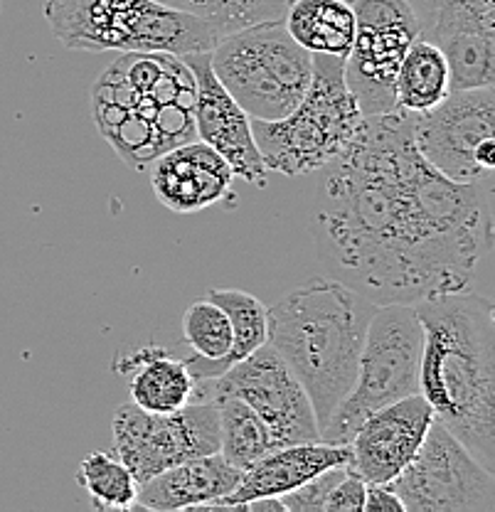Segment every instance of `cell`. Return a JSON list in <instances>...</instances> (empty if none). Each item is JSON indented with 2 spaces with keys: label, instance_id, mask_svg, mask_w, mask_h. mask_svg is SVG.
Returning a JSON list of instances; mask_svg holds the SVG:
<instances>
[{
  "label": "cell",
  "instance_id": "1",
  "mask_svg": "<svg viewBox=\"0 0 495 512\" xmlns=\"http://www.w3.org/2000/svg\"><path fill=\"white\" fill-rule=\"evenodd\" d=\"M321 173L311 227L340 281L375 306L471 286L493 247L491 180L456 183L429 165L409 111L365 116Z\"/></svg>",
  "mask_w": 495,
  "mask_h": 512
},
{
  "label": "cell",
  "instance_id": "2",
  "mask_svg": "<svg viewBox=\"0 0 495 512\" xmlns=\"http://www.w3.org/2000/svg\"><path fill=\"white\" fill-rule=\"evenodd\" d=\"M424 328L419 394L488 471H495V308L468 288L412 303Z\"/></svg>",
  "mask_w": 495,
  "mask_h": 512
},
{
  "label": "cell",
  "instance_id": "3",
  "mask_svg": "<svg viewBox=\"0 0 495 512\" xmlns=\"http://www.w3.org/2000/svg\"><path fill=\"white\" fill-rule=\"evenodd\" d=\"M375 303L340 279L313 276L266 308V343L306 389L318 431L358 375Z\"/></svg>",
  "mask_w": 495,
  "mask_h": 512
},
{
  "label": "cell",
  "instance_id": "4",
  "mask_svg": "<svg viewBox=\"0 0 495 512\" xmlns=\"http://www.w3.org/2000/svg\"><path fill=\"white\" fill-rule=\"evenodd\" d=\"M101 136L131 168L195 136V79L183 57L170 52H121L92 92Z\"/></svg>",
  "mask_w": 495,
  "mask_h": 512
},
{
  "label": "cell",
  "instance_id": "5",
  "mask_svg": "<svg viewBox=\"0 0 495 512\" xmlns=\"http://www.w3.org/2000/svg\"><path fill=\"white\" fill-rule=\"evenodd\" d=\"M343 57L313 55L306 94L284 119H252V136L266 170L301 178L318 173L348 151L365 116L345 84Z\"/></svg>",
  "mask_w": 495,
  "mask_h": 512
},
{
  "label": "cell",
  "instance_id": "6",
  "mask_svg": "<svg viewBox=\"0 0 495 512\" xmlns=\"http://www.w3.org/2000/svg\"><path fill=\"white\" fill-rule=\"evenodd\" d=\"M52 35L79 52H210L225 35L158 0H47Z\"/></svg>",
  "mask_w": 495,
  "mask_h": 512
},
{
  "label": "cell",
  "instance_id": "7",
  "mask_svg": "<svg viewBox=\"0 0 495 512\" xmlns=\"http://www.w3.org/2000/svg\"><path fill=\"white\" fill-rule=\"evenodd\" d=\"M210 64L227 94L259 121L294 111L313 74V55L289 35L284 20L230 32L210 50Z\"/></svg>",
  "mask_w": 495,
  "mask_h": 512
},
{
  "label": "cell",
  "instance_id": "8",
  "mask_svg": "<svg viewBox=\"0 0 495 512\" xmlns=\"http://www.w3.org/2000/svg\"><path fill=\"white\" fill-rule=\"evenodd\" d=\"M424 328L412 303H380L367 323L358 375L328 416L321 441L348 446L367 414L419 394Z\"/></svg>",
  "mask_w": 495,
  "mask_h": 512
},
{
  "label": "cell",
  "instance_id": "9",
  "mask_svg": "<svg viewBox=\"0 0 495 512\" xmlns=\"http://www.w3.org/2000/svg\"><path fill=\"white\" fill-rule=\"evenodd\" d=\"M114 453L138 485L183 461L220 451V419L215 399L202 394L168 414L121 404L111 421Z\"/></svg>",
  "mask_w": 495,
  "mask_h": 512
},
{
  "label": "cell",
  "instance_id": "10",
  "mask_svg": "<svg viewBox=\"0 0 495 512\" xmlns=\"http://www.w3.org/2000/svg\"><path fill=\"white\" fill-rule=\"evenodd\" d=\"M404 512H495V478L441 421L392 480Z\"/></svg>",
  "mask_w": 495,
  "mask_h": 512
},
{
  "label": "cell",
  "instance_id": "11",
  "mask_svg": "<svg viewBox=\"0 0 495 512\" xmlns=\"http://www.w3.org/2000/svg\"><path fill=\"white\" fill-rule=\"evenodd\" d=\"M355 40L345 57V84L363 116L397 109L395 77L419 25L407 0H353Z\"/></svg>",
  "mask_w": 495,
  "mask_h": 512
},
{
  "label": "cell",
  "instance_id": "12",
  "mask_svg": "<svg viewBox=\"0 0 495 512\" xmlns=\"http://www.w3.org/2000/svg\"><path fill=\"white\" fill-rule=\"evenodd\" d=\"M207 382L210 392L232 394L254 409L269 429L276 448L321 441L316 412L306 389L269 343Z\"/></svg>",
  "mask_w": 495,
  "mask_h": 512
},
{
  "label": "cell",
  "instance_id": "13",
  "mask_svg": "<svg viewBox=\"0 0 495 512\" xmlns=\"http://www.w3.org/2000/svg\"><path fill=\"white\" fill-rule=\"evenodd\" d=\"M495 138V89H451L434 109L412 114V141L429 165L456 183H478L491 173L478 165L481 143Z\"/></svg>",
  "mask_w": 495,
  "mask_h": 512
},
{
  "label": "cell",
  "instance_id": "14",
  "mask_svg": "<svg viewBox=\"0 0 495 512\" xmlns=\"http://www.w3.org/2000/svg\"><path fill=\"white\" fill-rule=\"evenodd\" d=\"M434 421L429 402L412 394L367 414L348 444V468L370 483H392L417 456Z\"/></svg>",
  "mask_w": 495,
  "mask_h": 512
},
{
  "label": "cell",
  "instance_id": "15",
  "mask_svg": "<svg viewBox=\"0 0 495 512\" xmlns=\"http://www.w3.org/2000/svg\"><path fill=\"white\" fill-rule=\"evenodd\" d=\"M195 79V136L232 165L234 178L266 188V165L252 136V119L227 94L210 64V52L183 55Z\"/></svg>",
  "mask_w": 495,
  "mask_h": 512
},
{
  "label": "cell",
  "instance_id": "16",
  "mask_svg": "<svg viewBox=\"0 0 495 512\" xmlns=\"http://www.w3.org/2000/svg\"><path fill=\"white\" fill-rule=\"evenodd\" d=\"M232 183V165L200 138L180 143L153 160V192L161 205L178 215L220 205L232 195Z\"/></svg>",
  "mask_w": 495,
  "mask_h": 512
},
{
  "label": "cell",
  "instance_id": "17",
  "mask_svg": "<svg viewBox=\"0 0 495 512\" xmlns=\"http://www.w3.org/2000/svg\"><path fill=\"white\" fill-rule=\"evenodd\" d=\"M348 456V446L326 444V441H306V444L274 448V451L257 458L252 466L244 468L232 493L212 503L210 510H239L249 500L281 498L318 473L340 466V463H348Z\"/></svg>",
  "mask_w": 495,
  "mask_h": 512
},
{
  "label": "cell",
  "instance_id": "18",
  "mask_svg": "<svg viewBox=\"0 0 495 512\" xmlns=\"http://www.w3.org/2000/svg\"><path fill=\"white\" fill-rule=\"evenodd\" d=\"M239 476L242 471L220 451L183 461L138 485L136 510H210L212 503L232 493Z\"/></svg>",
  "mask_w": 495,
  "mask_h": 512
},
{
  "label": "cell",
  "instance_id": "19",
  "mask_svg": "<svg viewBox=\"0 0 495 512\" xmlns=\"http://www.w3.org/2000/svg\"><path fill=\"white\" fill-rule=\"evenodd\" d=\"M116 372L129 375L131 402L146 412H175L198 394V380L188 362L153 345L121 355L116 360Z\"/></svg>",
  "mask_w": 495,
  "mask_h": 512
},
{
  "label": "cell",
  "instance_id": "20",
  "mask_svg": "<svg viewBox=\"0 0 495 512\" xmlns=\"http://www.w3.org/2000/svg\"><path fill=\"white\" fill-rule=\"evenodd\" d=\"M284 25L311 55L348 57L355 40L353 0H291Z\"/></svg>",
  "mask_w": 495,
  "mask_h": 512
},
{
  "label": "cell",
  "instance_id": "21",
  "mask_svg": "<svg viewBox=\"0 0 495 512\" xmlns=\"http://www.w3.org/2000/svg\"><path fill=\"white\" fill-rule=\"evenodd\" d=\"M419 37L441 50L461 37H495V0H407Z\"/></svg>",
  "mask_w": 495,
  "mask_h": 512
},
{
  "label": "cell",
  "instance_id": "22",
  "mask_svg": "<svg viewBox=\"0 0 495 512\" xmlns=\"http://www.w3.org/2000/svg\"><path fill=\"white\" fill-rule=\"evenodd\" d=\"M451 92L449 64L444 52L429 40H417L409 45L407 55L397 69L395 101L397 109L409 114H422L434 109Z\"/></svg>",
  "mask_w": 495,
  "mask_h": 512
},
{
  "label": "cell",
  "instance_id": "23",
  "mask_svg": "<svg viewBox=\"0 0 495 512\" xmlns=\"http://www.w3.org/2000/svg\"><path fill=\"white\" fill-rule=\"evenodd\" d=\"M183 338L193 350L188 367L195 380H215L227 370L234 335L227 313L210 298H200L183 313Z\"/></svg>",
  "mask_w": 495,
  "mask_h": 512
},
{
  "label": "cell",
  "instance_id": "24",
  "mask_svg": "<svg viewBox=\"0 0 495 512\" xmlns=\"http://www.w3.org/2000/svg\"><path fill=\"white\" fill-rule=\"evenodd\" d=\"M200 382V392L215 399L217 404V419H220V453L232 463V466L244 471V468L252 466L257 458H262L264 453L274 451V439H271L269 429H266V424L259 419L254 409H249L242 399L232 397V394L210 392L207 380Z\"/></svg>",
  "mask_w": 495,
  "mask_h": 512
},
{
  "label": "cell",
  "instance_id": "25",
  "mask_svg": "<svg viewBox=\"0 0 495 512\" xmlns=\"http://www.w3.org/2000/svg\"><path fill=\"white\" fill-rule=\"evenodd\" d=\"M77 483L92 500V508L126 512L136 510L138 480L116 456L94 451L79 463Z\"/></svg>",
  "mask_w": 495,
  "mask_h": 512
},
{
  "label": "cell",
  "instance_id": "26",
  "mask_svg": "<svg viewBox=\"0 0 495 512\" xmlns=\"http://www.w3.org/2000/svg\"><path fill=\"white\" fill-rule=\"evenodd\" d=\"M158 3L193 15L220 35H230L234 30L264 20H284L289 0H158Z\"/></svg>",
  "mask_w": 495,
  "mask_h": 512
},
{
  "label": "cell",
  "instance_id": "27",
  "mask_svg": "<svg viewBox=\"0 0 495 512\" xmlns=\"http://www.w3.org/2000/svg\"><path fill=\"white\" fill-rule=\"evenodd\" d=\"M207 298L215 301L230 318L234 343L227 367L262 348L266 343V306L257 296L239 288H210Z\"/></svg>",
  "mask_w": 495,
  "mask_h": 512
},
{
  "label": "cell",
  "instance_id": "28",
  "mask_svg": "<svg viewBox=\"0 0 495 512\" xmlns=\"http://www.w3.org/2000/svg\"><path fill=\"white\" fill-rule=\"evenodd\" d=\"M345 471H348V463H340V466L328 468V471L306 480V483L298 485L291 493L281 495L284 512H326V500L330 490L345 476Z\"/></svg>",
  "mask_w": 495,
  "mask_h": 512
},
{
  "label": "cell",
  "instance_id": "29",
  "mask_svg": "<svg viewBox=\"0 0 495 512\" xmlns=\"http://www.w3.org/2000/svg\"><path fill=\"white\" fill-rule=\"evenodd\" d=\"M365 488V480L355 476L348 468L345 476L335 483L333 490H330L326 500V512H363Z\"/></svg>",
  "mask_w": 495,
  "mask_h": 512
},
{
  "label": "cell",
  "instance_id": "30",
  "mask_svg": "<svg viewBox=\"0 0 495 512\" xmlns=\"http://www.w3.org/2000/svg\"><path fill=\"white\" fill-rule=\"evenodd\" d=\"M363 512H404V505L390 483H370L365 488Z\"/></svg>",
  "mask_w": 495,
  "mask_h": 512
},
{
  "label": "cell",
  "instance_id": "31",
  "mask_svg": "<svg viewBox=\"0 0 495 512\" xmlns=\"http://www.w3.org/2000/svg\"><path fill=\"white\" fill-rule=\"evenodd\" d=\"M239 510H252V512H284L281 498H257L244 503Z\"/></svg>",
  "mask_w": 495,
  "mask_h": 512
},
{
  "label": "cell",
  "instance_id": "32",
  "mask_svg": "<svg viewBox=\"0 0 495 512\" xmlns=\"http://www.w3.org/2000/svg\"><path fill=\"white\" fill-rule=\"evenodd\" d=\"M289 3H291V0H289Z\"/></svg>",
  "mask_w": 495,
  "mask_h": 512
}]
</instances>
